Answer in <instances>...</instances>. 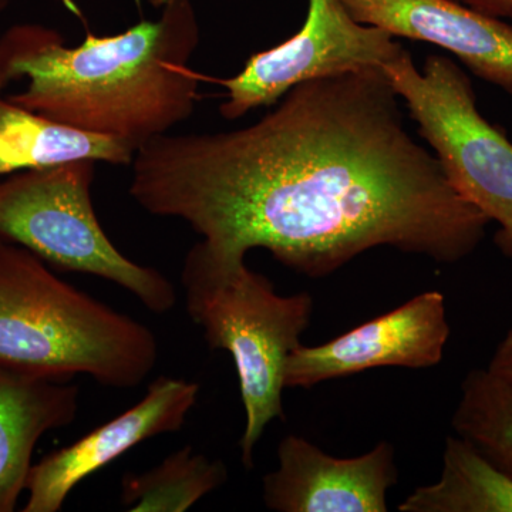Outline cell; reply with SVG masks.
Returning <instances> with one entry per match:
<instances>
[{
    "instance_id": "obj_1",
    "label": "cell",
    "mask_w": 512,
    "mask_h": 512,
    "mask_svg": "<svg viewBox=\"0 0 512 512\" xmlns=\"http://www.w3.org/2000/svg\"><path fill=\"white\" fill-rule=\"evenodd\" d=\"M131 165L133 200L185 222L217 264L262 248L322 279L379 247L456 264L490 224L410 136L380 69L298 84L239 130L153 138Z\"/></svg>"
},
{
    "instance_id": "obj_2",
    "label": "cell",
    "mask_w": 512,
    "mask_h": 512,
    "mask_svg": "<svg viewBox=\"0 0 512 512\" xmlns=\"http://www.w3.org/2000/svg\"><path fill=\"white\" fill-rule=\"evenodd\" d=\"M156 20L69 46L59 30L20 23L0 36V76L26 77L12 103L90 133L140 148L190 119L200 77L191 60L200 43L192 0H161Z\"/></svg>"
},
{
    "instance_id": "obj_3",
    "label": "cell",
    "mask_w": 512,
    "mask_h": 512,
    "mask_svg": "<svg viewBox=\"0 0 512 512\" xmlns=\"http://www.w3.org/2000/svg\"><path fill=\"white\" fill-rule=\"evenodd\" d=\"M158 362L153 330L57 278L29 249L0 238V365L70 382L131 389Z\"/></svg>"
},
{
    "instance_id": "obj_4",
    "label": "cell",
    "mask_w": 512,
    "mask_h": 512,
    "mask_svg": "<svg viewBox=\"0 0 512 512\" xmlns=\"http://www.w3.org/2000/svg\"><path fill=\"white\" fill-rule=\"evenodd\" d=\"M181 282L188 316L205 342L234 360L245 410L241 461L252 468L268 424L285 419L286 362L311 325L313 298L308 292L279 295L245 262L217 264L192 251L185 256Z\"/></svg>"
},
{
    "instance_id": "obj_5",
    "label": "cell",
    "mask_w": 512,
    "mask_h": 512,
    "mask_svg": "<svg viewBox=\"0 0 512 512\" xmlns=\"http://www.w3.org/2000/svg\"><path fill=\"white\" fill-rule=\"evenodd\" d=\"M96 163L25 170L0 180V238L29 249L57 269L114 282L156 315L174 308L167 276L121 254L94 211Z\"/></svg>"
},
{
    "instance_id": "obj_6",
    "label": "cell",
    "mask_w": 512,
    "mask_h": 512,
    "mask_svg": "<svg viewBox=\"0 0 512 512\" xmlns=\"http://www.w3.org/2000/svg\"><path fill=\"white\" fill-rule=\"evenodd\" d=\"M453 190L498 225L494 244L512 259V143L485 120L470 77L450 57L430 55L423 72L407 50L383 70Z\"/></svg>"
},
{
    "instance_id": "obj_7",
    "label": "cell",
    "mask_w": 512,
    "mask_h": 512,
    "mask_svg": "<svg viewBox=\"0 0 512 512\" xmlns=\"http://www.w3.org/2000/svg\"><path fill=\"white\" fill-rule=\"evenodd\" d=\"M403 52L402 43L383 29L353 19L342 0H309L305 23L296 35L249 57L237 76L221 82L227 92L222 117L237 120L271 106L309 80L384 70Z\"/></svg>"
},
{
    "instance_id": "obj_8",
    "label": "cell",
    "mask_w": 512,
    "mask_h": 512,
    "mask_svg": "<svg viewBox=\"0 0 512 512\" xmlns=\"http://www.w3.org/2000/svg\"><path fill=\"white\" fill-rule=\"evenodd\" d=\"M448 339L446 298L423 292L323 345L298 346L286 362L285 387L311 389L379 367L430 369L443 360Z\"/></svg>"
},
{
    "instance_id": "obj_9",
    "label": "cell",
    "mask_w": 512,
    "mask_h": 512,
    "mask_svg": "<svg viewBox=\"0 0 512 512\" xmlns=\"http://www.w3.org/2000/svg\"><path fill=\"white\" fill-rule=\"evenodd\" d=\"M198 396V383L158 377L136 406L33 464L23 512L62 510L70 493L87 477L109 466L137 444L183 429Z\"/></svg>"
},
{
    "instance_id": "obj_10",
    "label": "cell",
    "mask_w": 512,
    "mask_h": 512,
    "mask_svg": "<svg viewBox=\"0 0 512 512\" xmlns=\"http://www.w3.org/2000/svg\"><path fill=\"white\" fill-rule=\"evenodd\" d=\"M397 477L389 441L362 456L338 458L289 434L278 446V468L262 480V500L276 512H386Z\"/></svg>"
},
{
    "instance_id": "obj_11",
    "label": "cell",
    "mask_w": 512,
    "mask_h": 512,
    "mask_svg": "<svg viewBox=\"0 0 512 512\" xmlns=\"http://www.w3.org/2000/svg\"><path fill=\"white\" fill-rule=\"evenodd\" d=\"M357 22L431 43L512 97V26L456 0H342Z\"/></svg>"
},
{
    "instance_id": "obj_12",
    "label": "cell",
    "mask_w": 512,
    "mask_h": 512,
    "mask_svg": "<svg viewBox=\"0 0 512 512\" xmlns=\"http://www.w3.org/2000/svg\"><path fill=\"white\" fill-rule=\"evenodd\" d=\"M79 396L76 384L0 365V512L15 511L36 444L76 420Z\"/></svg>"
},
{
    "instance_id": "obj_13",
    "label": "cell",
    "mask_w": 512,
    "mask_h": 512,
    "mask_svg": "<svg viewBox=\"0 0 512 512\" xmlns=\"http://www.w3.org/2000/svg\"><path fill=\"white\" fill-rule=\"evenodd\" d=\"M136 151L119 137L80 130L0 97V178L83 160L131 165Z\"/></svg>"
},
{
    "instance_id": "obj_14",
    "label": "cell",
    "mask_w": 512,
    "mask_h": 512,
    "mask_svg": "<svg viewBox=\"0 0 512 512\" xmlns=\"http://www.w3.org/2000/svg\"><path fill=\"white\" fill-rule=\"evenodd\" d=\"M400 512H512V478L470 441L448 436L436 483L416 488Z\"/></svg>"
},
{
    "instance_id": "obj_15",
    "label": "cell",
    "mask_w": 512,
    "mask_h": 512,
    "mask_svg": "<svg viewBox=\"0 0 512 512\" xmlns=\"http://www.w3.org/2000/svg\"><path fill=\"white\" fill-rule=\"evenodd\" d=\"M228 468L185 446L141 474H126L121 503L131 512H184L227 483Z\"/></svg>"
},
{
    "instance_id": "obj_16",
    "label": "cell",
    "mask_w": 512,
    "mask_h": 512,
    "mask_svg": "<svg viewBox=\"0 0 512 512\" xmlns=\"http://www.w3.org/2000/svg\"><path fill=\"white\" fill-rule=\"evenodd\" d=\"M453 429L512 478V383L473 369L461 383Z\"/></svg>"
},
{
    "instance_id": "obj_17",
    "label": "cell",
    "mask_w": 512,
    "mask_h": 512,
    "mask_svg": "<svg viewBox=\"0 0 512 512\" xmlns=\"http://www.w3.org/2000/svg\"><path fill=\"white\" fill-rule=\"evenodd\" d=\"M487 369L495 376L512 383V328L505 333L503 340L498 343Z\"/></svg>"
},
{
    "instance_id": "obj_18",
    "label": "cell",
    "mask_w": 512,
    "mask_h": 512,
    "mask_svg": "<svg viewBox=\"0 0 512 512\" xmlns=\"http://www.w3.org/2000/svg\"><path fill=\"white\" fill-rule=\"evenodd\" d=\"M467 8L495 19H512V0H456Z\"/></svg>"
},
{
    "instance_id": "obj_19",
    "label": "cell",
    "mask_w": 512,
    "mask_h": 512,
    "mask_svg": "<svg viewBox=\"0 0 512 512\" xmlns=\"http://www.w3.org/2000/svg\"><path fill=\"white\" fill-rule=\"evenodd\" d=\"M9 6V0H0V15L5 12V9Z\"/></svg>"
},
{
    "instance_id": "obj_20",
    "label": "cell",
    "mask_w": 512,
    "mask_h": 512,
    "mask_svg": "<svg viewBox=\"0 0 512 512\" xmlns=\"http://www.w3.org/2000/svg\"><path fill=\"white\" fill-rule=\"evenodd\" d=\"M6 84H8V82H6L5 77L0 76V92H2V89L6 86Z\"/></svg>"
},
{
    "instance_id": "obj_21",
    "label": "cell",
    "mask_w": 512,
    "mask_h": 512,
    "mask_svg": "<svg viewBox=\"0 0 512 512\" xmlns=\"http://www.w3.org/2000/svg\"><path fill=\"white\" fill-rule=\"evenodd\" d=\"M55 2H59V3H63V5H66V6H72V0H55Z\"/></svg>"
}]
</instances>
